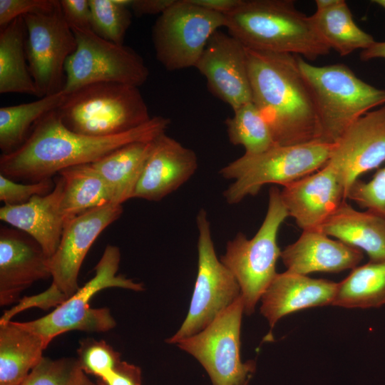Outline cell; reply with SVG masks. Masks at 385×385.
Returning a JSON list of instances; mask_svg holds the SVG:
<instances>
[{
	"label": "cell",
	"instance_id": "cell-1",
	"mask_svg": "<svg viewBox=\"0 0 385 385\" xmlns=\"http://www.w3.org/2000/svg\"><path fill=\"white\" fill-rule=\"evenodd\" d=\"M170 123L168 118L158 115L118 135L89 136L66 128L57 108L36 121L19 149L1 155L0 174L27 183L53 178L65 168L96 162L127 144L152 141L165 133Z\"/></svg>",
	"mask_w": 385,
	"mask_h": 385
},
{
	"label": "cell",
	"instance_id": "cell-2",
	"mask_svg": "<svg viewBox=\"0 0 385 385\" xmlns=\"http://www.w3.org/2000/svg\"><path fill=\"white\" fill-rule=\"evenodd\" d=\"M246 54L252 101L267 122L275 145L318 140L314 101L297 56L248 48Z\"/></svg>",
	"mask_w": 385,
	"mask_h": 385
},
{
	"label": "cell",
	"instance_id": "cell-3",
	"mask_svg": "<svg viewBox=\"0 0 385 385\" xmlns=\"http://www.w3.org/2000/svg\"><path fill=\"white\" fill-rule=\"evenodd\" d=\"M228 34L246 48L314 61L331 49L292 0H242L225 14Z\"/></svg>",
	"mask_w": 385,
	"mask_h": 385
},
{
	"label": "cell",
	"instance_id": "cell-4",
	"mask_svg": "<svg viewBox=\"0 0 385 385\" xmlns=\"http://www.w3.org/2000/svg\"><path fill=\"white\" fill-rule=\"evenodd\" d=\"M297 62L314 98L319 141L335 143L362 115L385 105V90L364 82L343 63L315 66L299 56Z\"/></svg>",
	"mask_w": 385,
	"mask_h": 385
},
{
	"label": "cell",
	"instance_id": "cell-5",
	"mask_svg": "<svg viewBox=\"0 0 385 385\" xmlns=\"http://www.w3.org/2000/svg\"><path fill=\"white\" fill-rule=\"evenodd\" d=\"M123 212L122 205L110 203L86 210L66 221L59 245L48 260L52 277L50 287L34 296L24 297L4 312L1 324L30 308L46 310L56 307L80 288L78 278L81 265L91 245L109 225Z\"/></svg>",
	"mask_w": 385,
	"mask_h": 385
},
{
	"label": "cell",
	"instance_id": "cell-6",
	"mask_svg": "<svg viewBox=\"0 0 385 385\" xmlns=\"http://www.w3.org/2000/svg\"><path fill=\"white\" fill-rule=\"evenodd\" d=\"M138 88L115 82L91 84L66 95L58 111L63 125L77 133L118 135L152 118Z\"/></svg>",
	"mask_w": 385,
	"mask_h": 385
},
{
	"label": "cell",
	"instance_id": "cell-7",
	"mask_svg": "<svg viewBox=\"0 0 385 385\" xmlns=\"http://www.w3.org/2000/svg\"><path fill=\"white\" fill-rule=\"evenodd\" d=\"M333 144L319 140L294 145H274L257 154L245 153L220 170L222 177L233 180L224 191L230 205L248 195H257L267 184L283 187L323 168Z\"/></svg>",
	"mask_w": 385,
	"mask_h": 385
},
{
	"label": "cell",
	"instance_id": "cell-8",
	"mask_svg": "<svg viewBox=\"0 0 385 385\" xmlns=\"http://www.w3.org/2000/svg\"><path fill=\"white\" fill-rule=\"evenodd\" d=\"M120 260L118 247L108 245L98 264L95 275L72 296L55 307L48 314L29 322H16L21 327L39 336L46 346L56 337L73 330L107 332L116 325L110 309L92 308L91 298L99 291L120 287L133 291L143 290L141 283L123 275H116Z\"/></svg>",
	"mask_w": 385,
	"mask_h": 385
},
{
	"label": "cell",
	"instance_id": "cell-9",
	"mask_svg": "<svg viewBox=\"0 0 385 385\" xmlns=\"http://www.w3.org/2000/svg\"><path fill=\"white\" fill-rule=\"evenodd\" d=\"M288 217L280 190H269L268 207L262 224L251 239L238 232L226 246L220 261L237 279L245 313L252 314L262 295L276 274V263L281 251L277 245L279 227Z\"/></svg>",
	"mask_w": 385,
	"mask_h": 385
},
{
	"label": "cell",
	"instance_id": "cell-10",
	"mask_svg": "<svg viewBox=\"0 0 385 385\" xmlns=\"http://www.w3.org/2000/svg\"><path fill=\"white\" fill-rule=\"evenodd\" d=\"M71 29L77 46L65 64L62 91L66 95L98 83L115 82L137 87L145 83L149 70L133 49L107 41L91 29Z\"/></svg>",
	"mask_w": 385,
	"mask_h": 385
},
{
	"label": "cell",
	"instance_id": "cell-11",
	"mask_svg": "<svg viewBox=\"0 0 385 385\" xmlns=\"http://www.w3.org/2000/svg\"><path fill=\"white\" fill-rule=\"evenodd\" d=\"M198 230L197 274L188 315L169 344L193 336L209 325L241 295L240 285L230 270L217 257L207 212L196 218Z\"/></svg>",
	"mask_w": 385,
	"mask_h": 385
},
{
	"label": "cell",
	"instance_id": "cell-12",
	"mask_svg": "<svg viewBox=\"0 0 385 385\" xmlns=\"http://www.w3.org/2000/svg\"><path fill=\"white\" fill-rule=\"evenodd\" d=\"M225 24L224 14L176 0L152 29L158 61L168 71L195 67L211 36Z\"/></svg>",
	"mask_w": 385,
	"mask_h": 385
},
{
	"label": "cell",
	"instance_id": "cell-13",
	"mask_svg": "<svg viewBox=\"0 0 385 385\" xmlns=\"http://www.w3.org/2000/svg\"><path fill=\"white\" fill-rule=\"evenodd\" d=\"M244 313L240 295L205 329L176 344L200 363L212 385H243L255 370L254 361L244 363L240 357Z\"/></svg>",
	"mask_w": 385,
	"mask_h": 385
},
{
	"label": "cell",
	"instance_id": "cell-14",
	"mask_svg": "<svg viewBox=\"0 0 385 385\" xmlns=\"http://www.w3.org/2000/svg\"><path fill=\"white\" fill-rule=\"evenodd\" d=\"M26 56L39 98L61 92L65 64L76 48V40L59 6L53 11L23 16Z\"/></svg>",
	"mask_w": 385,
	"mask_h": 385
},
{
	"label": "cell",
	"instance_id": "cell-15",
	"mask_svg": "<svg viewBox=\"0 0 385 385\" xmlns=\"http://www.w3.org/2000/svg\"><path fill=\"white\" fill-rule=\"evenodd\" d=\"M385 162V105L366 113L333 144L327 165L346 199L350 187L367 171Z\"/></svg>",
	"mask_w": 385,
	"mask_h": 385
},
{
	"label": "cell",
	"instance_id": "cell-16",
	"mask_svg": "<svg viewBox=\"0 0 385 385\" xmlns=\"http://www.w3.org/2000/svg\"><path fill=\"white\" fill-rule=\"evenodd\" d=\"M195 67L208 90L233 111L252 101L246 48L229 34L216 31Z\"/></svg>",
	"mask_w": 385,
	"mask_h": 385
},
{
	"label": "cell",
	"instance_id": "cell-17",
	"mask_svg": "<svg viewBox=\"0 0 385 385\" xmlns=\"http://www.w3.org/2000/svg\"><path fill=\"white\" fill-rule=\"evenodd\" d=\"M49 258L41 245L16 228H0V305L19 300L34 282L51 277Z\"/></svg>",
	"mask_w": 385,
	"mask_h": 385
},
{
	"label": "cell",
	"instance_id": "cell-18",
	"mask_svg": "<svg viewBox=\"0 0 385 385\" xmlns=\"http://www.w3.org/2000/svg\"><path fill=\"white\" fill-rule=\"evenodd\" d=\"M197 165L192 150L163 133L153 140L132 198L161 200L185 183Z\"/></svg>",
	"mask_w": 385,
	"mask_h": 385
},
{
	"label": "cell",
	"instance_id": "cell-19",
	"mask_svg": "<svg viewBox=\"0 0 385 385\" xmlns=\"http://www.w3.org/2000/svg\"><path fill=\"white\" fill-rule=\"evenodd\" d=\"M280 197L288 216L294 219L302 231L319 229L346 200L335 173L327 164L284 186Z\"/></svg>",
	"mask_w": 385,
	"mask_h": 385
},
{
	"label": "cell",
	"instance_id": "cell-20",
	"mask_svg": "<svg viewBox=\"0 0 385 385\" xmlns=\"http://www.w3.org/2000/svg\"><path fill=\"white\" fill-rule=\"evenodd\" d=\"M337 283L286 271L277 273L261 297V314L272 329L283 317L315 307L332 305Z\"/></svg>",
	"mask_w": 385,
	"mask_h": 385
},
{
	"label": "cell",
	"instance_id": "cell-21",
	"mask_svg": "<svg viewBox=\"0 0 385 385\" xmlns=\"http://www.w3.org/2000/svg\"><path fill=\"white\" fill-rule=\"evenodd\" d=\"M280 257L287 271L307 275L354 269L363 259V252L317 229L303 230L294 243L281 251Z\"/></svg>",
	"mask_w": 385,
	"mask_h": 385
},
{
	"label": "cell",
	"instance_id": "cell-22",
	"mask_svg": "<svg viewBox=\"0 0 385 385\" xmlns=\"http://www.w3.org/2000/svg\"><path fill=\"white\" fill-rule=\"evenodd\" d=\"M63 189V181L58 175L50 193L35 196L23 205L0 208L1 220L34 238L48 258L59 245L66 222L61 210Z\"/></svg>",
	"mask_w": 385,
	"mask_h": 385
},
{
	"label": "cell",
	"instance_id": "cell-23",
	"mask_svg": "<svg viewBox=\"0 0 385 385\" xmlns=\"http://www.w3.org/2000/svg\"><path fill=\"white\" fill-rule=\"evenodd\" d=\"M364 251L369 261L385 260V218L355 210L346 200L318 229Z\"/></svg>",
	"mask_w": 385,
	"mask_h": 385
},
{
	"label": "cell",
	"instance_id": "cell-24",
	"mask_svg": "<svg viewBox=\"0 0 385 385\" xmlns=\"http://www.w3.org/2000/svg\"><path fill=\"white\" fill-rule=\"evenodd\" d=\"M42 339L9 321L0 324V385H21L43 358Z\"/></svg>",
	"mask_w": 385,
	"mask_h": 385
},
{
	"label": "cell",
	"instance_id": "cell-25",
	"mask_svg": "<svg viewBox=\"0 0 385 385\" xmlns=\"http://www.w3.org/2000/svg\"><path fill=\"white\" fill-rule=\"evenodd\" d=\"M153 140L127 144L91 163L108 185L114 204L133 197Z\"/></svg>",
	"mask_w": 385,
	"mask_h": 385
},
{
	"label": "cell",
	"instance_id": "cell-26",
	"mask_svg": "<svg viewBox=\"0 0 385 385\" xmlns=\"http://www.w3.org/2000/svg\"><path fill=\"white\" fill-rule=\"evenodd\" d=\"M26 28L23 17L0 27V93H19L39 98L26 63Z\"/></svg>",
	"mask_w": 385,
	"mask_h": 385
},
{
	"label": "cell",
	"instance_id": "cell-27",
	"mask_svg": "<svg viewBox=\"0 0 385 385\" xmlns=\"http://www.w3.org/2000/svg\"><path fill=\"white\" fill-rule=\"evenodd\" d=\"M63 181L61 210L68 220L113 202L112 192L91 163L69 167L58 173Z\"/></svg>",
	"mask_w": 385,
	"mask_h": 385
},
{
	"label": "cell",
	"instance_id": "cell-28",
	"mask_svg": "<svg viewBox=\"0 0 385 385\" xmlns=\"http://www.w3.org/2000/svg\"><path fill=\"white\" fill-rule=\"evenodd\" d=\"M309 19L322 39L341 56L364 50L375 42L371 35L355 23L344 0L327 9L316 11Z\"/></svg>",
	"mask_w": 385,
	"mask_h": 385
},
{
	"label": "cell",
	"instance_id": "cell-29",
	"mask_svg": "<svg viewBox=\"0 0 385 385\" xmlns=\"http://www.w3.org/2000/svg\"><path fill=\"white\" fill-rule=\"evenodd\" d=\"M66 95L63 92L33 102L0 108V148L3 155L19 149L27 140L34 124L47 113L58 108Z\"/></svg>",
	"mask_w": 385,
	"mask_h": 385
},
{
	"label": "cell",
	"instance_id": "cell-30",
	"mask_svg": "<svg viewBox=\"0 0 385 385\" xmlns=\"http://www.w3.org/2000/svg\"><path fill=\"white\" fill-rule=\"evenodd\" d=\"M385 304V260L369 261L352 269L337 283L332 305L372 308Z\"/></svg>",
	"mask_w": 385,
	"mask_h": 385
},
{
	"label": "cell",
	"instance_id": "cell-31",
	"mask_svg": "<svg viewBox=\"0 0 385 385\" xmlns=\"http://www.w3.org/2000/svg\"><path fill=\"white\" fill-rule=\"evenodd\" d=\"M233 112L225 120L231 143L242 145L247 154L260 153L275 145L267 122L252 101Z\"/></svg>",
	"mask_w": 385,
	"mask_h": 385
},
{
	"label": "cell",
	"instance_id": "cell-32",
	"mask_svg": "<svg viewBox=\"0 0 385 385\" xmlns=\"http://www.w3.org/2000/svg\"><path fill=\"white\" fill-rule=\"evenodd\" d=\"M91 30L100 37L123 44L132 19L131 0H89Z\"/></svg>",
	"mask_w": 385,
	"mask_h": 385
},
{
	"label": "cell",
	"instance_id": "cell-33",
	"mask_svg": "<svg viewBox=\"0 0 385 385\" xmlns=\"http://www.w3.org/2000/svg\"><path fill=\"white\" fill-rule=\"evenodd\" d=\"M78 359H41L21 385H96Z\"/></svg>",
	"mask_w": 385,
	"mask_h": 385
},
{
	"label": "cell",
	"instance_id": "cell-34",
	"mask_svg": "<svg viewBox=\"0 0 385 385\" xmlns=\"http://www.w3.org/2000/svg\"><path fill=\"white\" fill-rule=\"evenodd\" d=\"M77 351L84 371L98 380L110 374L121 361L120 353L103 340L84 339L80 342Z\"/></svg>",
	"mask_w": 385,
	"mask_h": 385
},
{
	"label": "cell",
	"instance_id": "cell-35",
	"mask_svg": "<svg viewBox=\"0 0 385 385\" xmlns=\"http://www.w3.org/2000/svg\"><path fill=\"white\" fill-rule=\"evenodd\" d=\"M346 199L385 218V166L368 182L357 180L348 190Z\"/></svg>",
	"mask_w": 385,
	"mask_h": 385
},
{
	"label": "cell",
	"instance_id": "cell-36",
	"mask_svg": "<svg viewBox=\"0 0 385 385\" xmlns=\"http://www.w3.org/2000/svg\"><path fill=\"white\" fill-rule=\"evenodd\" d=\"M54 187L53 178L37 183H20L0 174V200L7 205H23L35 196L50 193Z\"/></svg>",
	"mask_w": 385,
	"mask_h": 385
},
{
	"label": "cell",
	"instance_id": "cell-37",
	"mask_svg": "<svg viewBox=\"0 0 385 385\" xmlns=\"http://www.w3.org/2000/svg\"><path fill=\"white\" fill-rule=\"evenodd\" d=\"M59 6V0H0V27L28 14L47 13Z\"/></svg>",
	"mask_w": 385,
	"mask_h": 385
},
{
	"label": "cell",
	"instance_id": "cell-38",
	"mask_svg": "<svg viewBox=\"0 0 385 385\" xmlns=\"http://www.w3.org/2000/svg\"><path fill=\"white\" fill-rule=\"evenodd\" d=\"M63 16L72 28L91 29L89 0H60Z\"/></svg>",
	"mask_w": 385,
	"mask_h": 385
},
{
	"label": "cell",
	"instance_id": "cell-39",
	"mask_svg": "<svg viewBox=\"0 0 385 385\" xmlns=\"http://www.w3.org/2000/svg\"><path fill=\"white\" fill-rule=\"evenodd\" d=\"M98 381L101 385H141V370L134 364L120 361L110 374Z\"/></svg>",
	"mask_w": 385,
	"mask_h": 385
},
{
	"label": "cell",
	"instance_id": "cell-40",
	"mask_svg": "<svg viewBox=\"0 0 385 385\" xmlns=\"http://www.w3.org/2000/svg\"><path fill=\"white\" fill-rule=\"evenodd\" d=\"M176 0H131L130 9L137 16L160 15L166 11Z\"/></svg>",
	"mask_w": 385,
	"mask_h": 385
},
{
	"label": "cell",
	"instance_id": "cell-41",
	"mask_svg": "<svg viewBox=\"0 0 385 385\" xmlns=\"http://www.w3.org/2000/svg\"><path fill=\"white\" fill-rule=\"evenodd\" d=\"M191 3L205 9L226 14L235 9L242 0H189Z\"/></svg>",
	"mask_w": 385,
	"mask_h": 385
},
{
	"label": "cell",
	"instance_id": "cell-42",
	"mask_svg": "<svg viewBox=\"0 0 385 385\" xmlns=\"http://www.w3.org/2000/svg\"><path fill=\"white\" fill-rule=\"evenodd\" d=\"M378 58H385V41H375L360 53V59L364 61Z\"/></svg>",
	"mask_w": 385,
	"mask_h": 385
},
{
	"label": "cell",
	"instance_id": "cell-43",
	"mask_svg": "<svg viewBox=\"0 0 385 385\" xmlns=\"http://www.w3.org/2000/svg\"><path fill=\"white\" fill-rule=\"evenodd\" d=\"M339 0H317L315 4L317 6L316 11H322L327 9L339 2Z\"/></svg>",
	"mask_w": 385,
	"mask_h": 385
},
{
	"label": "cell",
	"instance_id": "cell-44",
	"mask_svg": "<svg viewBox=\"0 0 385 385\" xmlns=\"http://www.w3.org/2000/svg\"><path fill=\"white\" fill-rule=\"evenodd\" d=\"M372 2L385 9V0H374Z\"/></svg>",
	"mask_w": 385,
	"mask_h": 385
},
{
	"label": "cell",
	"instance_id": "cell-45",
	"mask_svg": "<svg viewBox=\"0 0 385 385\" xmlns=\"http://www.w3.org/2000/svg\"><path fill=\"white\" fill-rule=\"evenodd\" d=\"M249 381H250V380H248L247 381H246L243 385H248Z\"/></svg>",
	"mask_w": 385,
	"mask_h": 385
}]
</instances>
